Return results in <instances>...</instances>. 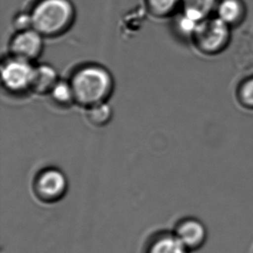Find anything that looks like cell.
Segmentation results:
<instances>
[{"label": "cell", "mask_w": 253, "mask_h": 253, "mask_svg": "<svg viewBox=\"0 0 253 253\" xmlns=\"http://www.w3.org/2000/svg\"><path fill=\"white\" fill-rule=\"evenodd\" d=\"M69 81L75 93L76 105L85 110L108 102L115 89V81L109 69L93 62L75 69Z\"/></svg>", "instance_id": "6da1fadb"}, {"label": "cell", "mask_w": 253, "mask_h": 253, "mask_svg": "<svg viewBox=\"0 0 253 253\" xmlns=\"http://www.w3.org/2000/svg\"><path fill=\"white\" fill-rule=\"evenodd\" d=\"M33 29L44 38H58L72 27L76 8L71 0H39L31 11Z\"/></svg>", "instance_id": "7a4b0ae2"}, {"label": "cell", "mask_w": 253, "mask_h": 253, "mask_svg": "<svg viewBox=\"0 0 253 253\" xmlns=\"http://www.w3.org/2000/svg\"><path fill=\"white\" fill-rule=\"evenodd\" d=\"M232 30L228 24L212 15L200 23L192 38V43L202 55H219L230 45Z\"/></svg>", "instance_id": "3957f363"}, {"label": "cell", "mask_w": 253, "mask_h": 253, "mask_svg": "<svg viewBox=\"0 0 253 253\" xmlns=\"http://www.w3.org/2000/svg\"><path fill=\"white\" fill-rule=\"evenodd\" d=\"M35 66L33 62L8 55L1 64V84L3 88L12 94L31 92Z\"/></svg>", "instance_id": "277c9868"}, {"label": "cell", "mask_w": 253, "mask_h": 253, "mask_svg": "<svg viewBox=\"0 0 253 253\" xmlns=\"http://www.w3.org/2000/svg\"><path fill=\"white\" fill-rule=\"evenodd\" d=\"M69 189L66 174L57 168H45L39 171L33 181L36 197L44 203H55L64 198Z\"/></svg>", "instance_id": "5b68a950"}, {"label": "cell", "mask_w": 253, "mask_h": 253, "mask_svg": "<svg viewBox=\"0 0 253 253\" xmlns=\"http://www.w3.org/2000/svg\"><path fill=\"white\" fill-rule=\"evenodd\" d=\"M44 38L33 28L16 32L9 43V55L35 63L43 51Z\"/></svg>", "instance_id": "8992f818"}, {"label": "cell", "mask_w": 253, "mask_h": 253, "mask_svg": "<svg viewBox=\"0 0 253 253\" xmlns=\"http://www.w3.org/2000/svg\"><path fill=\"white\" fill-rule=\"evenodd\" d=\"M173 232L190 253L201 250L209 240L208 227L195 217H186L179 220Z\"/></svg>", "instance_id": "52a82bcc"}, {"label": "cell", "mask_w": 253, "mask_h": 253, "mask_svg": "<svg viewBox=\"0 0 253 253\" xmlns=\"http://www.w3.org/2000/svg\"><path fill=\"white\" fill-rule=\"evenodd\" d=\"M247 14V5L243 0H219L214 12L216 17L233 29L243 23Z\"/></svg>", "instance_id": "ba28073f"}, {"label": "cell", "mask_w": 253, "mask_h": 253, "mask_svg": "<svg viewBox=\"0 0 253 253\" xmlns=\"http://www.w3.org/2000/svg\"><path fill=\"white\" fill-rule=\"evenodd\" d=\"M60 79L58 73L53 66L48 63L36 65L31 84V92L38 95H48Z\"/></svg>", "instance_id": "9c48e42d"}, {"label": "cell", "mask_w": 253, "mask_h": 253, "mask_svg": "<svg viewBox=\"0 0 253 253\" xmlns=\"http://www.w3.org/2000/svg\"><path fill=\"white\" fill-rule=\"evenodd\" d=\"M145 253H190L174 232H162L151 238Z\"/></svg>", "instance_id": "30bf717a"}, {"label": "cell", "mask_w": 253, "mask_h": 253, "mask_svg": "<svg viewBox=\"0 0 253 253\" xmlns=\"http://www.w3.org/2000/svg\"><path fill=\"white\" fill-rule=\"evenodd\" d=\"M219 0H181L180 11L197 23L214 15Z\"/></svg>", "instance_id": "8fae6325"}, {"label": "cell", "mask_w": 253, "mask_h": 253, "mask_svg": "<svg viewBox=\"0 0 253 253\" xmlns=\"http://www.w3.org/2000/svg\"><path fill=\"white\" fill-rule=\"evenodd\" d=\"M48 96L55 106L61 108H69L76 105L75 93L69 80H59Z\"/></svg>", "instance_id": "7c38bea8"}, {"label": "cell", "mask_w": 253, "mask_h": 253, "mask_svg": "<svg viewBox=\"0 0 253 253\" xmlns=\"http://www.w3.org/2000/svg\"><path fill=\"white\" fill-rule=\"evenodd\" d=\"M85 117L92 126L98 128L106 126L113 120V107L108 102L91 106L85 109Z\"/></svg>", "instance_id": "4fadbf2b"}, {"label": "cell", "mask_w": 253, "mask_h": 253, "mask_svg": "<svg viewBox=\"0 0 253 253\" xmlns=\"http://www.w3.org/2000/svg\"><path fill=\"white\" fill-rule=\"evenodd\" d=\"M149 13L158 18L170 17L180 9L181 0H144Z\"/></svg>", "instance_id": "5bb4252c"}, {"label": "cell", "mask_w": 253, "mask_h": 253, "mask_svg": "<svg viewBox=\"0 0 253 253\" xmlns=\"http://www.w3.org/2000/svg\"><path fill=\"white\" fill-rule=\"evenodd\" d=\"M237 102L242 108L253 111V75L238 83L235 89Z\"/></svg>", "instance_id": "9a60e30c"}, {"label": "cell", "mask_w": 253, "mask_h": 253, "mask_svg": "<svg viewBox=\"0 0 253 253\" xmlns=\"http://www.w3.org/2000/svg\"><path fill=\"white\" fill-rule=\"evenodd\" d=\"M12 25L16 32L32 29L33 24L31 12H20L14 16Z\"/></svg>", "instance_id": "2e32d148"}]
</instances>
